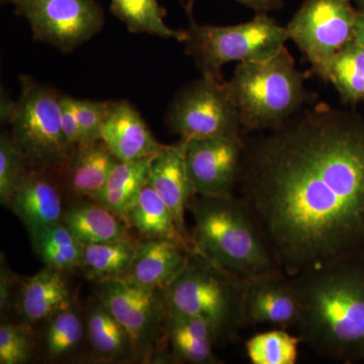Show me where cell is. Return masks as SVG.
<instances>
[{
  "mask_svg": "<svg viewBox=\"0 0 364 364\" xmlns=\"http://www.w3.org/2000/svg\"><path fill=\"white\" fill-rule=\"evenodd\" d=\"M356 6V9L364 11V0H351Z\"/></svg>",
  "mask_w": 364,
  "mask_h": 364,
  "instance_id": "obj_39",
  "label": "cell"
},
{
  "mask_svg": "<svg viewBox=\"0 0 364 364\" xmlns=\"http://www.w3.org/2000/svg\"><path fill=\"white\" fill-rule=\"evenodd\" d=\"M61 223L83 245L135 239L126 220L92 198L66 203Z\"/></svg>",
  "mask_w": 364,
  "mask_h": 364,
  "instance_id": "obj_21",
  "label": "cell"
},
{
  "mask_svg": "<svg viewBox=\"0 0 364 364\" xmlns=\"http://www.w3.org/2000/svg\"><path fill=\"white\" fill-rule=\"evenodd\" d=\"M165 342L171 363H223L214 351V330L203 318L169 308Z\"/></svg>",
  "mask_w": 364,
  "mask_h": 364,
  "instance_id": "obj_20",
  "label": "cell"
},
{
  "mask_svg": "<svg viewBox=\"0 0 364 364\" xmlns=\"http://www.w3.org/2000/svg\"><path fill=\"white\" fill-rule=\"evenodd\" d=\"M153 158L117 162L107 177L104 188L93 196L92 200L102 203L114 214L126 220L132 205L135 203L142 189L149 183Z\"/></svg>",
  "mask_w": 364,
  "mask_h": 364,
  "instance_id": "obj_24",
  "label": "cell"
},
{
  "mask_svg": "<svg viewBox=\"0 0 364 364\" xmlns=\"http://www.w3.org/2000/svg\"><path fill=\"white\" fill-rule=\"evenodd\" d=\"M301 306L293 280L280 272L246 282L244 299L245 324L274 326L280 329L298 327Z\"/></svg>",
  "mask_w": 364,
  "mask_h": 364,
  "instance_id": "obj_13",
  "label": "cell"
},
{
  "mask_svg": "<svg viewBox=\"0 0 364 364\" xmlns=\"http://www.w3.org/2000/svg\"><path fill=\"white\" fill-rule=\"evenodd\" d=\"M111 104L112 100L100 102L73 97L74 109L82 133L83 144L102 140V128Z\"/></svg>",
  "mask_w": 364,
  "mask_h": 364,
  "instance_id": "obj_33",
  "label": "cell"
},
{
  "mask_svg": "<svg viewBox=\"0 0 364 364\" xmlns=\"http://www.w3.org/2000/svg\"><path fill=\"white\" fill-rule=\"evenodd\" d=\"M182 4L188 18L186 53L203 76L224 79L222 68L226 64L268 58L289 40L286 26L267 14H257L253 20L239 25H203L193 16L195 2Z\"/></svg>",
  "mask_w": 364,
  "mask_h": 364,
  "instance_id": "obj_6",
  "label": "cell"
},
{
  "mask_svg": "<svg viewBox=\"0 0 364 364\" xmlns=\"http://www.w3.org/2000/svg\"><path fill=\"white\" fill-rule=\"evenodd\" d=\"M14 104L16 102H13L6 93H1V105H0V117H1V122L4 124H9L11 122V116L14 109Z\"/></svg>",
  "mask_w": 364,
  "mask_h": 364,
  "instance_id": "obj_37",
  "label": "cell"
},
{
  "mask_svg": "<svg viewBox=\"0 0 364 364\" xmlns=\"http://www.w3.org/2000/svg\"><path fill=\"white\" fill-rule=\"evenodd\" d=\"M246 282L193 253L183 272L164 291L170 309L203 318L214 330L218 344L224 345L235 341L246 326Z\"/></svg>",
  "mask_w": 364,
  "mask_h": 364,
  "instance_id": "obj_5",
  "label": "cell"
},
{
  "mask_svg": "<svg viewBox=\"0 0 364 364\" xmlns=\"http://www.w3.org/2000/svg\"><path fill=\"white\" fill-rule=\"evenodd\" d=\"M112 13L131 33H147L184 43L188 31L173 30L165 23L166 9L158 0H111Z\"/></svg>",
  "mask_w": 364,
  "mask_h": 364,
  "instance_id": "obj_28",
  "label": "cell"
},
{
  "mask_svg": "<svg viewBox=\"0 0 364 364\" xmlns=\"http://www.w3.org/2000/svg\"><path fill=\"white\" fill-rule=\"evenodd\" d=\"M30 238L45 267L65 272L80 269L85 245L61 222L45 228Z\"/></svg>",
  "mask_w": 364,
  "mask_h": 364,
  "instance_id": "obj_29",
  "label": "cell"
},
{
  "mask_svg": "<svg viewBox=\"0 0 364 364\" xmlns=\"http://www.w3.org/2000/svg\"><path fill=\"white\" fill-rule=\"evenodd\" d=\"M21 90L9 124L32 169L58 172L72 152L62 127V93L21 75Z\"/></svg>",
  "mask_w": 364,
  "mask_h": 364,
  "instance_id": "obj_7",
  "label": "cell"
},
{
  "mask_svg": "<svg viewBox=\"0 0 364 364\" xmlns=\"http://www.w3.org/2000/svg\"><path fill=\"white\" fill-rule=\"evenodd\" d=\"M149 184L171 210L182 234L191 240L186 215L196 193L186 168L183 139L173 145H163L155 155L151 164Z\"/></svg>",
  "mask_w": 364,
  "mask_h": 364,
  "instance_id": "obj_15",
  "label": "cell"
},
{
  "mask_svg": "<svg viewBox=\"0 0 364 364\" xmlns=\"http://www.w3.org/2000/svg\"><path fill=\"white\" fill-rule=\"evenodd\" d=\"M188 210L193 218L189 231L193 253L245 280L282 272L252 212L238 196L196 195Z\"/></svg>",
  "mask_w": 364,
  "mask_h": 364,
  "instance_id": "obj_3",
  "label": "cell"
},
{
  "mask_svg": "<svg viewBox=\"0 0 364 364\" xmlns=\"http://www.w3.org/2000/svg\"><path fill=\"white\" fill-rule=\"evenodd\" d=\"M358 9L351 0H305L286 26L289 40L311 63L316 74L353 42Z\"/></svg>",
  "mask_w": 364,
  "mask_h": 364,
  "instance_id": "obj_10",
  "label": "cell"
},
{
  "mask_svg": "<svg viewBox=\"0 0 364 364\" xmlns=\"http://www.w3.org/2000/svg\"><path fill=\"white\" fill-rule=\"evenodd\" d=\"M338 91L342 102L364 100V49L351 42L315 74Z\"/></svg>",
  "mask_w": 364,
  "mask_h": 364,
  "instance_id": "obj_26",
  "label": "cell"
},
{
  "mask_svg": "<svg viewBox=\"0 0 364 364\" xmlns=\"http://www.w3.org/2000/svg\"><path fill=\"white\" fill-rule=\"evenodd\" d=\"M353 42L364 49V11L358 9L354 26Z\"/></svg>",
  "mask_w": 364,
  "mask_h": 364,
  "instance_id": "obj_38",
  "label": "cell"
},
{
  "mask_svg": "<svg viewBox=\"0 0 364 364\" xmlns=\"http://www.w3.org/2000/svg\"><path fill=\"white\" fill-rule=\"evenodd\" d=\"M102 140L121 161L154 157L163 146L128 100H112Z\"/></svg>",
  "mask_w": 364,
  "mask_h": 364,
  "instance_id": "obj_16",
  "label": "cell"
},
{
  "mask_svg": "<svg viewBox=\"0 0 364 364\" xmlns=\"http://www.w3.org/2000/svg\"><path fill=\"white\" fill-rule=\"evenodd\" d=\"M166 124L183 140L243 135L230 83L210 76L202 75L176 93Z\"/></svg>",
  "mask_w": 364,
  "mask_h": 364,
  "instance_id": "obj_9",
  "label": "cell"
},
{
  "mask_svg": "<svg viewBox=\"0 0 364 364\" xmlns=\"http://www.w3.org/2000/svg\"><path fill=\"white\" fill-rule=\"evenodd\" d=\"M31 169L28 159L7 131L0 136V203L9 208L21 179Z\"/></svg>",
  "mask_w": 364,
  "mask_h": 364,
  "instance_id": "obj_31",
  "label": "cell"
},
{
  "mask_svg": "<svg viewBox=\"0 0 364 364\" xmlns=\"http://www.w3.org/2000/svg\"><path fill=\"white\" fill-rule=\"evenodd\" d=\"M139 239L90 244L83 247L80 269L90 282L122 279L128 272L135 256Z\"/></svg>",
  "mask_w": 364,
  "mask_h": 364,
  "instance_id": "obj_27",
  "label": "cell"
},
{
  "mask_svg": "<svg viewBox=\"0 0 364 364\" xmlns=\"http://www.w3.org/2000/svg\"><path fill=\"white\" fill-rule=\"evenodd\" d=\"M42 336L45 358L49 363L77 359L87 342L85 317L75 304L55 314L47 322Z\"/></svg>",
  "mask_w": 364,
  "mask_h": 364,
  "instance_id": "obj_25",
  "label": "cell"
},
{
  "mask_svg": "<svg viewBox=\"0 0 364 364\" xmlns=\"http://www.w3.org/2000/svg\"><path fill=\"white\" fill-rule=\"evenodd\" d=\"M95 296L130 334L136 363H171L165 342L169 305L164 289L114 279L98 282Z\"/></svg>",
  "mask_w": 364,
  "mask_h": 364,
  "instance_id": "obj_8",
  "label": "cell"
},
{
  "mask_svg": "<svg viewBox=\"0 0 364 364\" xmlns=\"http://www.w3.org/2000/svg\"><path fill=\"white\" fill-rule=\"evenodd\" d=\"M301 337L286 329L257 333L245 343L249 360L253 364H294L299 358Z\"/></svg>",
  "mask_w": 364,
  "mask_h": 364,
  "instance_id": "obj_30",
  "label": "cell"
},
{
  "mask_svg": "<svg viewBox=\"0 0 364 364\" xmlns=\"http://www.w3.org/2000/svg\"><path fill=\"white\" fill-rule=\"evenodd\" d=\"M68 274L45 267L33 277L23 279L16 305L21 320L35 327L75 304Z\"/></svg>",
  "mask_w": 364,
  "mask_h": 364,
  "instance_id": "obj_19",
  "label": "cell"
},
{
  "mask_svg": "<svg viewBox=\"0 0 364 364\" xmlns=\"http://www.w3.org/2000/svg\"><path fill=\"white\" fill-rule=\"evenodd\" d=\"M184 141L186 168L196 195L234 196L245 148L243 136Z\"/></svg>",
  "mask_w": 364,
  "mask_h": 364,
  "instance_id": "obj_12",
  "label": "cell"
},
{
  "mask_svg": "<svg viewBox=\"0 0 364 364\" xmlns=\"http://www.w3.org/2000/svg\"><path fill=\"white\" fill-rule=\"evenodd\" d=\"M181 1L195 2V0H181ZM236 1L257 14H267L268 11H277L282 9L284 4V0H236Z\"/></svg>",
  "mask_w": 364,
  "mask_h": 364,
  "instance_id": "obj_36",
  "label": "cell"
},
{
  "mask_svg": "<svg viewBox=\"0 0 364 364\" xmlns=\"http://www.w3.org/2000/svg\"><path fill=\"white\" fill-rule=\"evenodd\" d=\"M126 220L139 240L167 239L182 244L193 253L191 239L182 234L171 210L149 183L132 205Z\"/></svg>",
  "mask_w": 364,
  "mask_h": 364,
  "instance_id": "obj_23",
  "label": "cell"
},
{
  "mask_svg": "<svg viewBox=\"0 0 364 364\" xmlns=\"http://www.w3.org/2000/svg\"><path fill=\"white\" fill-rule=\"evenodd\" d=\"M289 277L301 306V342L322 358L364 360V253Z\"/></svg>",
  "mask_w": 364,
  "mask_h": 364,
  "instance_id": "obj_2",
  "label": "cell"
},
{
  "mask_svg": "<svg viewBox=\"0 0 364 364\" xmlns=\"http://www.w3.org/2000/svg\"><path fill=\"white\" fill-rule=\"evenodd\" d=\"M237 191L289 277L364 253V119L320 102L245 139Z\"/></svg>",
  "mask_w": 364,
  "mask_h": 364,
  "instance_id": "obj_1",
  "label": "cell"
},
{
  "mask_svg": "<svg viewBox=\"0 0 364 364\" xmlns=\"http://www.w3.org/2000/svg\"><path fill=\"white\" fill-rule=\"evenodd\" d=\"M37 349L35 328L25 321L0 325V364L31 363Z\"/></svg>",
  "mask_w": 364,
  "mask_h": 364,
  "instance_id": "obj_32",
  "label": "cell"
},
{
  "mask_svg": "<svg viewBox=\"0 0 364 364\" xmlns=\"http://www.w3.org/2000/svg\"><path fill=\"white\" fill-rule=\"evenodd\" d=\"M191 254L176 241L139 240L131 267L122 279L149 289H165L183 272Z\"/></svg>",
  "mask_w": 364,
  "mask_h": 364,
  "instance_id": "obj_18",
  "label": "cell"
},
{
  "mask_svg": "<svg viewBox=\"0 0 364 364\" xmlns=\"http://www.w3.org/2000/svg\"><path fill=\"white\" fill-rule=\"evenodd\" d=\"M92 359L102 363H136L130 334L95 296L85 315Z\"/></svg>",
  "mask_w": 364,
  "mask_h": 364,
  "instance_id": "obj_22",
  "label": "cell"
},
{
  "mask_svg": "<svg viewBox=\"0 0 364 364\" xmlns=\"http://www.w3.org/2000/svg\"><path fill=\"white\" fill-rule=\"evenodd\" d=\"M286 46L268 58L241 62L229 81L243 133L279 128L313 95Z\"/></svg>",
  "mask_w": 364,
  "mask_h": 364,
  "instance_id": "obj_4",
  "label": "cell"
},
{
  "mask_svg": "<svg viewBox=\"0 0 364 364\" xmlns=\"http://www.w3.org/2000/svg\"><path fill=\"white\" fill-rule=\"evenodd\" d=\"M116 155L102 140L83 144L70 155L60 168V182L67 203L92 198L107 182L117 162Z\"/></svg>",
  "mask_w": 364,
  "mask_h": 364,
  "instance_id": "obj_17",
  "label": "cell"
},
{
  "mask_svg": "<svg viewBox=\"0 0 364 364\" xmlns=\"http://www.w3.org/2000/svg\"><path fill=\"white\" fill-rule=\"evenodd\" d=\"M61 105L64 135L71 150L73 151L83 144L82 133L74 109L73 97L62 95Z\"/></svg>",
  "mask_w": 364,
  "mask_h": 364,
  "instance_id": "obj_35",
  "label": "cell"
},
{
  "mask_svg": "<svg viewBox=\"0 0 364 364\" xmlns=\"http://www.w3.org/2000/svg\"><path fill=\"white\" fill-rule=\"evenodd\" d=\"M23 279L7 265L4 254L0 264V312L6 317L13 306L18 305Z\"/></svg>",
  "mask_w": 364,
  "mask_h": 364,
  "instance_id": "obj_34",
  "label": "cell"
},
{
  "mask_svg": "<svg viewBox=\"0 0 364 364\" xmlns=\"http://www.w3.org/2000/svg\"><path fill=\"white\" fill-rule=\"evenodd\" d=\"M26 18L38 42L72 52L102 30L105 14L97 0H9Z\"/></svg>",
  "mask_w": 364,
  "mask_h": 364,
  "instance_id": "obj_11",
  "label": "cell"
},
{
  "mask_svg": "<svg viewBox=\"0 0 364 364\" xmlns=\"http://www.w3.org/2000/svg\"><path fill=\"white\" fill-rule=\"evenodd\" d=\"M65 200L57 171L31 168L21 179L9 208L32 237L61 222Z\"/></svg>",
  "mask_w": 364,
  "mask_h": 364,
  "instance_id": "obj_14",
  "label": "cell"
}]
</instances>
